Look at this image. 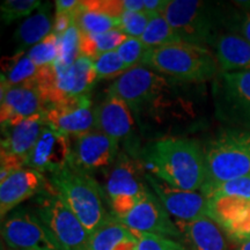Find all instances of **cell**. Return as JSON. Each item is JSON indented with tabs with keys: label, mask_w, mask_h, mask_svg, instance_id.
<instances>
[{
	"label": "cell",
	"mask_w": 250,
	"mask_h": 250,
	"mask_svg": "<svg viewBox=\"0 0 250 250\" xmlns=\"http://www.w3.org/2000/svg\"><path fill=\"white\" fill-rule=\"evenodd\" d=\"M177 83H181L137 66L114 80L107 93L126 103L142 129L162 126L167 122L182 120L187 111V102Z\"/></svg>",
	"instance_id": "6da1fadb"
},
{
	"label": "cell",
	"mask_w": 250,
	"mask_h": 250,
	"mask_svg": "<svg viewBox=\"0 0 250 250\" xmlns=\"http://www.w3.org/2000/svg\"><path fill=\"white\" fill-rule=\"evenodd\" d=\"M154 176L184 191L201 190L206 180L204 146L187 137L166 136L146 144L140 151Z\"/></svg>",
	"instance_id": "7a4b0ae2"
},
{
	"label": "cell",
	"mask_w": 250,
	"mask_h": 250,
	"mask_svg": "<svg viewBox=\"0 0 250 250\" xmlns=\"http://www.w3.org/2000/svg\"><path fill=\"white\" fill-rule=\"evenodd\" d=\"M140 66L181 83L213 80L220 72L215 56L208 48L182 41L149 49Z\"/></svg>",
	"instance_id": "3957f363"
},
{
	"label": "cell",
	"mask_w": 250,
	"mask_h": 250,
	"mask_svg": "<svg viewBox=\"0 0 250 250\" xmlns=\"http://www.w3.org/2000/svg\"><path fill=\"white\" fill-rule=\"evenodd\" d=\"M49 182L74 212L89 235L110 218L103 205V193L92 175L80 170L76 166L49 176Z\"/></svg>",
	"instance_id": "277c9868"
},
{
	"label": "cell",
	"mask_w": 250,
	"mask_h": 250,
	"mask_svg": "<svg viewBox=\"0 0 250 250\" xmlns=\"http://www.w3.org/2000/svg\"><path fill=\"white\" fill-rule=\"evenodd\" d=\"M164 15L182 42L204 48L223 33L221 28H229L232 21L217 5L198 0H169Z\"/></svg>",
	"instance_id": "5b68a950"
},
{
	"label": "cell",
	"mask_w": 250,
	"mask_h": 250,
	"mask_svg": "<svg viewBox=\"0 0 250 250\" xmlns=\"http://www.w3.org/2000/svg\"><path fill=\"white\" fill-rule=\"evenodd\" d=\"M205 183L250 176V132L225 127L204 146Z\"/></svg>",
	"instance_id": "8992f818"
},
{
	"label": "cell",
	"mask_w": 250,
	"mask_h": 250,
	"mask_svg": "<svg viewBox=\"0 0 250 250\" xmlns=\"http://www.w3.org/2000/svg\"><path fill=\"white\" fill-rule=\"evenodd\" d=\"M30 210L48 227L62 250H88L89 233L51 183L45 191L34 197Z\"/></svg>",
	"instance_id": "52a82bcc"
},
{
	"label": "cell",
	"mask_w": 250,
	"mask_h": 250,
	"mask_svg": "<svg viewBox=\"0 0 250 250\" xmlns=\"http://www.w3.org/2000/svg\"><path fill=\"white\" fill-rule=\"evenodd\" d=\"M211 93L215 117L227 127L250 132V71L219 72Z\"/></svg>",
	"instance_id": "ba28073f"
},
{
	"label": "cell",
	"mask_w": 250,
	"mask_h": 250,
	"mask_svg": "<svg viewBox=\"0 0 250 250\" xmlns=\"http://www.w3.org/2000/svg\"><path fill=\"white\" fill-rule=\"evenodd\" d=\"M146 173L142 160L125 152L118 154L107 176L105 187L112 217H124L151 191L145 179Z\"/></svg>",
	"instance_id": "9c48e42d"
},
{
	"label": "cell",
	"mask_w": 250,
	"mask_h": 250,
	"mask_svg": "<svg viewBox=\"0 0 250 250\" xmlns=\"http://www.w3.org/2000/svg\"><path fill=\"white\" fill-rule=\"evenodd\" d=\"M1 236L9 249L62 250L56 237L30 208H15L1 226Z\"/></svg>",
	"instance_id": "30bf717a"
},
{
	"label": "cell",
	"mask_w": 250,
	"mask_h": 250,
	"mask_svg": "<svg viewBox=\"0 0 250 250\" xmlns=\"http://www.w3.org/2000/svg\"><path fill=\"white\" fill-rule=\"evenodd\" d=\"M43 114L19 123L1 126L0 180H4L14 170L24 167L27 156L46 125Z\"/></svg>",
	"instance_id": "8fae6325"
},
{
	"label": "cell",
	"mask_w": 250,
	"mask_h": 250,
	"mask_svg": "<svg viewBox=\"0 0 250 250\" xmlns=\"http://www.w3.org/2000/svg\"><path fill=\"white\" fill-rule=\"evenodd\" d=\"M43 116L48 126L67 137L74 138L95 130L94 105L90 96L49 103L45 105Z\"/></svg>",
	"instance_id": "7c38bea8"
},
{
	"label": "cell",
	"mask_w": 250,
	"mask_h": 250,
	"mask_svg": "<svg viewBox=\"0 0 250 250\" xmlns=\"http://www.w3.org/2000/svg\"><path fill=\"white\" fill-rule=\"evenodd\" d=\"M120 153V142L93 130L73 138L72 165L92 175L94 171L110 169Z\"/></svg>",
	"instance_id": "4fadbf2b"
},
{
	"label": "cell",
	"mask_w": 250,
	"mask_h": 250,
	"mask_svg": "<svg viewBox=\"0 0 250 250\" xmlns=\"http://www.w3.org/2000/svg\"><path fill=\"white\" fill-rule=\"evenodd\" d=\"M117 220L136 233L155 234L179 241L182 237L179 227L152 190L129 213Z\"/></svg>",
	"instance_id": "5bb4252c"
},
{
	"label": "cell",
	"mask_w": 250,
	"mask_h": 250,
	"mask_svg": "<svg viewBox=\"0 0 250 250\" xmlns=\"http://www.w3.org/2000/svg\"><path fill=\"white\" fill-rule=\"evenodd\" d=\"M146 182L168 213L179 221L208 217V203L201 191H184L169 186L153 174L146 173Z\"/></svg>",
	"instance_id": "9a60e30c"
},
{
	"label": "cell",
	"mask_w": 250,
	"mask_h": 250,
	"mask_svg": "<svg viewBox=\"0 0 250 250\" xmlns=\"http://www.w3.org/2000/svg\"><path fill=\"white\" fill-rule=\"evenodd\" d=\"M72 164V144L65 136L45 125L39 140L27 156L24 167L40 173L56 174Z\"/></svg>",
	"instance_id": "2e32d148"
},
{
	"label": "cell",
	"mask_w": 250,
	"mask_h": 250,
	"mask_svg": "<svg viewBox=\"0 0 250 250\" xmlns=\"http://www.w3.org/2000/svg\"><path fill=\"white\" fill-rule=\"evenodd\" d=\"M50 187L49 180L31 168L14 170L0 180V215L1 219L13 212L21 203L36 197Z\"/></svg>",
	"instance_id": "e0dca14e"
},
{
	"label": "cell",
	"mask_w": 250,
	"mask_h": 250,
	"mask_svg": "<svg viewBox=\"0 0 250 250\" xmlns=\"http://www.w3.org/2000/svg\"><path fill=\"white\" fill-rule=\"evenodd\" d=\"M0 98L1 126L42 115L46 105L42 93L36 86L9 87L1 83Z\"/></svg>",
	"instance_id": "ac0fdd59"
},
{
	"label": "cell",
	"mask_w": 250,
	"mask_h": 250,
	"mask_svg": "<svg viewBox=\"0 0 250 250\" xmlns=\"http://www.w3.org/2000/svg\"><path fill=\"white\" fill-rule=\"evenodd\" d=\"M208 218L236 243L250 239V201L233 197L210 199Z\"/></svg>",
	"instance_id": "d6986e66"
},
{
	"label": "cell",
	"mask_w": 250,
	"mask_h": 250,
	"mask_svg": "<svg viewBox=\"0 0 250 250\" xmlns=\"http://www.w3.org/2000/svg\"><path fill=\"white\" fill-rule=\"evenodd\" d=\"M95 130L121 142L132 134L134 118L123 100L105 92V96L94 105Z\"/></svg>",
	"instance_id": "ffe728a7"
},
{
	"label": "cell",
	"mask_w": 250,
	"mask_h": 250,
	"mask_svg": "<svg viewBox=\"0 0 250 250\" xmlns=\"http://www.w3.org/2000/svg\"><path fill=\"white\" fill-rule=\"evenodd\" d=\"M175 224L181 232V242L188 250H230L223 229L208 217Z\"/></svg>",
	"instance_id": "44dd1931"
},
{
	"label": "cell",
	"mask_w": 250,
	"mask_h": 250,
	"mask_svg": "<svg viewBox=\"0 0 250 250\" xmlns=\"http://www.w3.org/2000/svg\"><path fill=\"white\" fill-rule=\"evenodd\" d=\"M51 2H42L35 13L27 18L14 33L15 49L13 55L27 54V50L39 44L54 31L55 17Z\"/></svg>",
	"instance_id": "7402d4cb"
},
{
	"label": "cell",
	"mask_w": 250,
	"mask_h": 250,
	"mask_svg": "<svg viewBox=\"0 0 250 250\" xmlns=\"http://www.w3.org/2000/svg\"><path fill=\"white\" fill-rule=\"evenodd\" d=\"M211 46L220 72L250 71V42L239 34H219Z\"/></svg>",
	"instance_id": "603a6c76"
},
{
	"label": "cell",
	"mask_w": 250,
	"mask_h": 250,
	"mask_svg": "<svg viewBox=\"0 0 250 250\" xmlns=\"http://www.w3.org/2000/svg\"><path fill=\"white\" fill-rule=\"evenodd\" d=\"M137 234L110 215L89 235L88 250H136Z\"/></svg>",
	"instance_id": "cb8c5ba5"
},
{
	"label": "cell",
	"mask_w": 250,
	"mask_h": 250,
	"mask_svg": "<svg viewBox=\"0 0 250 250\" xmlns=\"http://www.w3.org/2000/svg\"><path fill=\"white\" fill-rule=\"evenodd\" d=\"M6 61V66L1 72V83L9 87L36 86L41 68L36 66L27 54L13 55Z\"/></svg>",
	"instance_id": "d4e9b609"
},
{
	"label": "cell",
	"mask_w": 250,
	"mask_h": 250,
	"mask_svg": "<svg viewBox=\"0 0 250 250\" xmlns=\"http://www.w3.org/2000/svg\"><path fill=\"white\" fill-rule=\"evenodd\" d=\"M127 39L129 37L120 29H112L107 33L95 34V35L81 34V56H86L94 61L103 54L116 51Z\"/></svg>",
	"instance_id": "484cf974"
},
{
	"label": "cell",
	"mask_w": 250,
	"mask_h": 250,
	"mask_svg": "<svg viewBox=\"0 0 250 250\" xmlns=\"http://www.w3.org/2000/svg\"><path fill=\"white\" fill-rule=\"evenodd\" d=\"M74 22L81 34L95 35L107 33L112 29H120L121 18H115L102 12L85 8L80 2L79 8L74 13Z\"/></svg>",
	"instance_id": "4316f807"
},
{
	"label": "cell",
	"mask_w": 250,
	"mask_h": 250,
	"mask_svg": "<svg viewBox=\"0 0 250 250\" xmlns=\"http://www.w3.org/2000/svg\"><path fill=\"white\" fill-rule=\"evenodd\" d=\"M140 41L148 49H154L158 46L170 44V43L181 42V39L165 18V15L159 14L149 21L145 33L140 37Z\"/></svg>",
	"instance_id": "83f0119b"
},
{
	"label": "cell",
	"mask_w": 250,
	"mask_h": 250,
	"mask_svg": "<svg viewBox=\"0 0 250 250\" xmlns=\"http://www.w3.org/2000/svg\"><path fill=\"white\" fill-rule=\"evenodd\" d=\"M201 192L208 201L219 197H233L250 201V176L220 183H204Z\"/></svg>",
	"instance_id": "f1b7e54d"
},
{
	"label": "cell",
	"mask_w": 250,
	"mask_h": 250,
	"mask_svg": "<svg viewBox=\"0 0 250 250\" xmlns=\"http://www.w3.org/2000/svg\"><path fill=\"white\" fill-rule=\"evenodd\" d=\"M59 56L57 62L62 66L68 67L81 56L80 42L81 31L76 22L68 28L64 34L58 36Z\"/></svg>",
	"instance_id": "f546056e"
},
{
	"label": "cell",
	"mask_w": 250,
	"mask_h": 250,
	"mask_svg": "<svg viewBox=\"0 0 250 250\" xmlns=\"http://www.w3.org/2000/svg\"><path fill=\"white\" fill-rule=\"evenodd\" d=\"M27 55L35 62L37 67L45 68L52 66L57 62L59 56L58 36L54 33L50 34L42 42L28 50Z\"/></svg>",
	"instance_id": "4dcf8cb0"
},
{
	"label": "cell",
	"mask_w": 250,
	"mask_h": 250,
	"mask_svg": "<svg viewBox=\"0 0 250 250\" xmlns=\"http://www.w3.org/2000/svg\"><path fill=\"white\" fill-rule=\"evenodd\" d=\"M94 66H95L98 80H116L123 76L125 72L131 70L122 61L117 51L107 52L99 56L98 58L94 59Z\"/></svg>",
	"instance_id": "1f68e13d"
},
{
	"label": "cell",
	"mask_w": 250,
	"mask_h": 250,
	"mask_svg": "<svg viewBox=\"0 0 250 250\" xmlns=\"http://www.w3.org/2000/svg\"><path fill=\"white\" fill-rule=\"evenodd\" d=\"M41 5L42 1L40 0H5L0 6L1 21L5 24H9L21 18H29Z\"/></svg>",
	"instance_id": "d6a6232c"
},
{
	"label": "cell",
	"mask_w": 250,
	"mask_h": 250,
	"mask_svg": "<svg viewBox=\"0 0 250 250\" xmlns=\"http://www.w3.org/2000/svg\"><path fill=\"white\" fill-rule=\"evenodd\" d=\"M159 14H152L148 12H127L121 15L120 30L130 39H140L145 33L149 21Z\"/></svg>",
	"instance_id": "836d02e7"
},
{
	"label": "cell",
	"mask_w": 250,
	"mask_h": 250,
	"mask_svg": "<svg viewBox=\"0 0 250 250\" xmlns=\"http://www.w3.org/2000/svg\"><path fill=\"white\" fill-rule=\"evenodd\" d=\"M136 250H188L179 240L147 233H136Z\"/></svg>",
	"instance_id": "e575fe53"
},
{
	"label": "cell",
	"mask_w": 250,
	"mask_h": 250,
	"mask_svg": "<svg viewBox=\"0 0 250 250\" xmlns=\"http://www.w3.org/2000/svg\"><path fill=\"white\" fill-rule=\"evenodd\" d=\"M148 50L149 49L144 44L140 39H130L129 37L116 51L122 61L127 65V67L133 68L142 65L143 59Z\"/></svg>",
	"instance_id": "d590c367"
},
{
	"label": "cell",
	"mask_w": 250,
	"mask_h": 250,
	"mask_svg": "<svg viewBox=\"0 0 250 250\" xmlns=\"http://www.w3.org/2000/svg\"><path fill=\"white\" fill-rule=\"evenodd\" d=\"M81 5L85 8L102 12L115 18H121V15L125 12L123 0H86L81 1Z\"/></svg>",
	"instance_id": "8d00e7d4"
},
{
	"label": "cell",
	"mask_w": 250,
	"mask_h": 250,
	"mask_svg": "<svg viewBox=\"0 0 250 250\" xmlns=\"http://www.w3.org/2000/svg\"><path fill=\"white\" fill-rule=\"evenodd\" d=\"M230 29L239 31V35L250 42V7L243 13L232 17Z\"/></svg>",
	"instance_id": "74e56055"
},
{
	"label": "cell",
	"mask_w": 250,
	"mask_h": 250,
	"mask_svg": "<svg viewBox=\"0 0 250 250\" xmlns=\"http://www.w3.org/2000/svg\"><path fill=\"white\" fill-rule=\"evenodd\" d=\"M79 0H57L55 1V14H74L80 6Z\"/></svg>",
	"instance_id": "f35d334b"
},
{
	"label": "cell",
	"mask_w": 250,
	"mask_h": 250,
	"mask_svg": "<svg viewBox=\"0 0 250 250\" xmlns=\"http://www.w3.org/2000/svg\"><path fill=\"white\" fill-rule=\"evenodd\" d=\"M145 12L152 14H164L167 8L169 0H144Z\"/></svg>",
	"instance_id": "ab89813d"
},
{
	"label": "cell",
	"mask_w": 250,
	"mask_h": 250,
	"mask_svg": "<svg viewBox=\"0 0 250 250\" xmlns=\"http://www.w3.org/2000/svg\"><path fill=\"white\" fill-rule=\"evenodd\" d=\"M123 6L127 12H145L144 0H123Z\"/></svg>",
	"instance_id": "60d3db41"
},
{
	"label": "cell",
	"mask_w": 250,
	"mask_h": 250,
	"mask_svg": "<svg viewBox=\"0 0 250 250\" xmlns=\"http://www.w3.org/2000/svg\"><path fill=\"white\" fill-rule=\"evenodd\" d=\"M236 250H250V239H247L245 241L237 242Z\"/></svg>",
	"instance_id": "b9f144b4"
},
{
	"label": "cell",
	"mask_w": 250,
	"mask_h": 250,
	"mask_svg": "<svg viewBox=\"0 0 250 250\" xmlns=\"http://www.w3.org/2000/svg\"><path fill=\"white\" fill-rule=\"evenodd\" d=\"M8 250H18V249H9V248H8Z\"/></svg>",
	"instance_id": "7bdbcfd3"
}]
</instances>
